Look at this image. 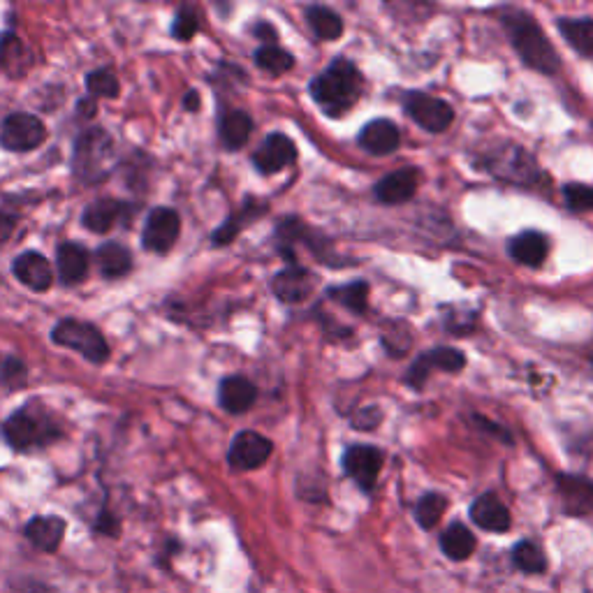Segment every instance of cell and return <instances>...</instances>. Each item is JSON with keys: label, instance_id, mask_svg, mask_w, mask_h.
<instances>
[{"label": "cell", "instance_id": "1", "mask_svg": "<svg viewBox=\"0 0 593 593\" xmlns=\"http://www.w3.org/2000/svg\"><path fill=\"white\" fill-rule=\"evenodd\" d=\"M501 24L508 33L512 47L519 54V58L529 65V68L543 72V75H554L559 70V54L552 42L545 38L543 28L536 24L531 14L519 10H505L501 17Z\"/></svg>", "mask_w": 593, "mask_h": 593}, {"label": "cell", "instance_id": "2", "mask_svg": "<svg viewBox=\"0 0 593 593\" xmlns=\"http://www.w3.org/2000/svg\"><path fill=\"white\" fill-rule=\"evenodd\" d=\"M362 95V75L346 58H336L311 82V98L329 116L346 114Z\"/></svg>", "mask_w": 593, "mask_h": 593}, {"label": "cell", "instance_id": "3", "mask_svg": "<svg viewBox=\"0 0 593 593\" xmlns=\"http://www.w3.org/2000/svg\"><path fill=\"white\" fill-rule=\"evenodd\" d=\"M480 163L492 177L517 183V186H538L545 181V174L540 172L536 158L519 144H494L492 149L485 151Z\"/></svg>", "mask_w": 593, "mask_h": 593}, {"label": "cell", "instance_id": "4", "mask_svg": "<svg viewBox=\"0 0 593 593\" xmlns=\"http://www.w3.org/2000/svg\"><path fill=\"white\" fill-rule=\"evenodd\" d=\"M114 142L102 128H89L77 137L75 156H72V172L77 181L95 183L107 177L112 170Z\"/></svg>", "mask_w": 593, "mask_h": 593}, {"label": "cell", "instance_id": "5", "mask_svg": "<svg viewBox=\"0 0 593 593\" xmlns=\"http://www.w3.org/2000/svg\"><path fill=\"white\" fill-rule=\"evenodd\" d=\"M51 339L58 346L70 348L79 353L86 360L93 364H102L109 360V346L98 329L89 322H79V320H61L51 332Z\"/></svg>", "mask_w": 593, "mask_h": 593}, {"label": "cell", "instance_id": "6", "mask_svg": "<svg viewBox=\"0 0 593 593\" xmlns=\"http://www.w3.org/2000/svg\"><path fill=\"white\" fill-rule=\"evenodd\" d=\"M404 107L411 119L429 133H443L455 121V109L436 95L411 91L404 95Z\"/></svg>", "mask_w": 593, "mask_h": 593}, {"label": "cell", "instance_id": "7", "mask_svg": "<svg viewBox=\"0 0 593 593\" xmlns=\"http://www.w3.org/2000/svg\"><path fill=\"white\" fill-rule=\"evenodd\" d=\"M47 139V128L33 114H10L0 128V144L7 151L26 153L38 149Z\"/></svg>", "mask_w": 593, "mask_h": 593}, {"label": "cell", "instance_id": "8", "mask_svg": "<svg viewBox=\"0 0 593 593\" xmlns=\"http://www.w3.org/2000/svg\"><path fill=\"white\" fill-rule=\"evenodd\" d=\"M56 431L40 420V417L31 415L28 411L14 413L10 420L3 424L5 441L12 445L14 450H31L40 448V445L49 443L54 438Z\"/></svg>", "mask_w": 593, "mask_h": 593}, {"label": "cell", "instance_id": "9", "mask_svg": "<svg viewBox=\"0 0 593 593\" xmlns=\"http://www.w3.org/2000/svg\"><path fill=\"white\" fill-rule=\"evenodd\" d=\"M274 445L258 431H241L230 445L228 461L234 471H255L272 457Z\"/></svg>", "mask_w": 593, "mask_h": 593}, {"label": "cell", "instance_id": "10", "mask_svg": "<svg viewBox=\"0 0 593 593\" xmlns=\"http://www.w3.org/2000/svg\"><path fill=\"white\" fill-rule=\"evenodd\" d=\"M181 232V218L174 209L158 207L153 209L144 225V248H149L153 253H167L177 244Z\"/></svg>", "mask_w": 593, "mask_h": 593}, {"label": "cell", "instance_id": "11", "mask_svg": "<svg viewBox=\"0 0 593 593\" xmlns=\"http://www.w3.org/2000/svg\"><path fill=\"white\" fill-rule=\"evenodd\" d=\"M380 468H383V452L373 448V445H350L346 455H343V471L364 492H371L376 487Z\"/></svg>", "mask_w": 593, "mask_h": 593}, {"label": "cell", "instance_id": "12", "mask_svg": "<svg viewBox=\"0 0 593 593\" xmlns=\"http://www.w3.org/2000/svg\"><path fill=\"white\" fill-rule=\"evenodd\" d=\"M466 366V357L464 353H459L455 348H436L424 353L422 357H417V362L411 366L408 371V385L415 387V390H422V385L427 383L429 373L434 369L448 371V373H457Z\"/></svg>", "mask_w": 593, "mask_h": 593}, {"label": "cell", "instance_id": "13", "mask_svg": "<svg viewBox=\"0 0 593 593\" xmlns=\"http://www.w3.org/2000/svg\"><path fill=\"white\" fill-rule=\"evenodd\" d=\"M297 160V146L290 137L281 133L269 135L260 149L253 153V165L258 167L260 174H276L290 167Z\"/></svg>", "mask_w": 593, "mask_h": 593}, {"label": "cell", "instance_id": "14", "mask_svg": "<svg viewBox=\"0 0 593 593\" xmlns=\"http://www.w3.org/2000/svg\"><path fill=\"white\" fill-rule=\"evenodd\" d=\"M318 278L302 267H288L278 272L272 281V292L285 304H302L313 295Z\"/></svg>", "mask_w": 593, "mask_h": 593}, {"label": "cell", "instance_id": "15", "mask_svg": "<svg viewBox=\"0 0 593 593\" xmlns=\"http://www.w3.org/2000/svg\"><path fill=\"white\" fill-rule=\"evenodd\" d=\"M14 276L19 278L26 288L35 292H45L54 283V269H51L49 260L45 255L28 251L21 253L17 260H14Z\"/></svg>", "mask_w": 593, "mask_h": 593}, {"label": "cell", "instance_id": "16", "mask_svg": "<svg viewBox=\"0 0 593 593\" xmlns=\"http://www.w3.org/2000/svg\"><path fill=\"white\" fill-rule=\"evenodd\" d=\"M360 144L366 153H371V156H390V153L399 149L401 133L392 121L376 119L366 123L362 128Z\"/></svg>", "mask_w": 593, "mask_h": 593}, {"label": "cell", "instance_id": "17", "mask_svg": "<svg viewBox=\"0 0 593 593\" xmlns=\"http://www.w3.org/2000/svg\"><path fill=\"white\" fill-rule=\"evenodd\" d=\"M471 519L480 529L492 531V533H503L510 529V512L505 505L499 501L496 494H482L471 505Z\"/></svg>", "mask_w": 593, "mask_h": 593}, {"label": "cell", "instance_id": "18", "mask_svg": "<svg viewBox=\"0 0 593 593\" xmlns=\"http://www.w3.org/2000/svg\"><path fill=\"white\" fill-rule=\"evenodd\" d=\"M258 399V390L251 380L244 376H230L221 383V390H218V401L225 411L232 415H241L246 413L248 408L255 404Z\"/></svg>", "mask_w": 593, "mask_h": 593}, {"label": "cell", "instance_id": "19", "mask_svg": "<svg viewBox=\"0 0 593 593\" xmlns=\"http://www.w3.org/2000/svg\"><path fill=\"white\" fill-rule=\"evenodd\" d=\"M559 492L570 515L593 512V482L577 475H559Z\"/></svg>", "mask_w": 593, "mask_h": 593}, {"label": "cell", "instance_id": "20", "mask_svg": "<svg viewBox=\"0 0 593 593\" xmlns=\"http://www.w3.org/2000/svg\"><path fill=\"white\" fill-rule=\"evenodd\" d=\"M417 190V172L413 167H404V170L387 174L385 179L378 181L376 197L383 204H401L408 202Z\"/></svg>", "mask_w": 593, "mask_h": 593}, {"label": "cell", "instance_id": "21", "mask_svg": "<svg viewBox=\"0 0 593 593\" xmlns=\"http://www.w3.org/2000/svg\"><path fill=\"white\" fill-rule=\"evenodd\" d=\"M56 262H58V278L65 285H75L79 281H84V276L89 274V253H86L84 246L79 244H61L56 253Z\"/></svg>", "mask_w": 593, "mask_h": 593}, {"label": "cell", "instance_id": "22", "mask_svg": "<svg viewBox=\"0 0 593 593\" xmlns=\"http://www.w3.org/2000/svg\"><path fill=\"white\" fill-rule=\"evenodd\" d=\"M65 522L61 517H35L26 526V538L31 540L33 547L40 552H56L63 543Z\"/></svg>", "mask_w": 593, "mask_h": 593}, {"label": "cell", "instance_id": "23", "mask_svg": "<svg viewBox=\"0 0 593 593\" xmlns=\"http://www.w3.org/2000/svg\"><path fill=\"white\" fill-rule=\"evenodd\" d=\"M549 244L547 237L540 232H522L515 239H510L508 253L515 258L519 265L526 267H540L547 258Z\"/></svg>", "mask_w": 593, "mask_h": 593}, {"label": "cell", "instance_id": "24", "mask_svg": "<svg viewBox=\"0 0 593 593\" xmlns=\"http://www.w3.org/2000/svg\"><path fill=\"white\" fill-rule=\"evenodd\" d=\"M126 214H128V207L123 202L98 200V202H93V204H89V207H86L82 221L86 225V230L105 234V232L112 230L114 225L119 223Z\"/></svg>", "mask_w": 593, "mask_h": 593}, {"label": "cell", "instance_id": "25", "mask_svg": "<svg viewBox=\"0 0 593 593\" xmlns=\"http://www.w3.org/2000/svg\"><path fill=\"white\" fill-rule=\"evenodd\" d=\"M95 262H98L100 272L107 278H121L133 269V255L126 246L116 244V241H107L95 253Z\"/></svg>", "mask_w": 593, "mask_h": 593}, {"label": "cell", "instance_id": "26", "mask_svg": "<svg viewBox=\"0 0 593 593\" xmlns=\"http://www.w3.org/2000/svg\"><path fill=\"white\" fill-rule=\"evenodd\" d=\"M28 63H31V58H28L17 35H0V72H5L7 77H24Z\"/></svg>", "mask_w": 593, "mask_h": 593}, {"label": "cell", "instance_id": "27", "mask_svg": "<svg viewBox=\"0 0 593 593\" xmlns=\"http://www.w3.org/2000/svg\"><path fill=\"white\" fill-rule=\"evenodd\" d=\"M556 26L577 54L593 61V19H559Z\"/></svg>", "mask_w": 593, "mask_h": 593}, {"label": "cell", "instance_id": "28", "mask_svg": "<svg viewBox=\"0 0 593 593\" xmlns=\"http://www.w3.org/2000/svg\"><path fill=\"white\" fill-rule=\"evenodd\" d=\"M443 554L452 561H466L475 552V538L464 524H450L441 536Z\"/></svg>", "mask_w": 593, "mask_h": 593}, {"label": "cell", "instance_id": "29", "mask_svg": "<svg viewBox=\"0 0 593 593\" xmlns=\"http://www.w3.org/2000/svg\"><path fill=\"white\" fill-rule=\"evenodd\" d=\"M251 130H253V121L251 116L246 112H241V109H232L221 119V139L223 144L228 146V149H241L248 142V137H251Z\"/></svg>", "mask_w": 593, "mask_h": 593}, {"label": "cell", "instance_id": "30", "mask_svg": "<svg viewBox=\"0 0 593 593\" xmlns=\"http://www.w3.org/2000/svg\"><path fill=\"white\" fill-rule=\"evenodd\" d=\"M306 21L313 28V33L318 35L320 40H339L343 33V21L339 14L329 7L322 5H313L306 10Z\"/></svg>", "mask_w": 593, "mask_h": 593}, {"label": "cell", "instance_id": "31", "mask_svg": "<svg viewBox=\"0 0 593 593\" xmlns=\"http://www.w3.org/2000/svg\"><path fill=\"white\" fill-rule=\"evenodd\" d=\"M512 561H515V566L522 570V573L529 575H540L547 570V559L543 549L536 543H531V540H522V543L515 545V549H512Z\"/></svg>", "mask_w": 593, "mask_h": 593}, {"label": "cell", "instance_id": "32", "mask_svg": "<svg viewBox=\"0 0 593 593\" xmlns=\"http://www.w3.org/2000/svg\"><path fill=\"white\" fill-rule=\"evenodd\" d=\"M255 63H258V68L269 72V75H283V72L295 68V58H292L290 51L276 45H265L255 51Z\"/></svg>", "mask_w": 593, "mask_h": 593}, {"label": "cell", "instance_id": "33", "mask_svg": "<svg viewBox=\"0 0 593 593\" xmlns=\"http://www.w3.org/2000/svg\"><path fill=\"white\" fill-rule=\"evenodd\" d=\"M445 508H448V499H445V496L427 494L417 501L415 517H417V522H420L422 529L429 531V529H434L438 522H441Z\"/></svg>", "mask_w": 593, "mask_h": 593}, {"label": "cell", "instance_id": "34", "mask_svg": "<svg viewBox=\"0 0 593 593\" xmlns=\"http://www.w3.org/2000/svg\"><path fill=\"white\" fill-rule=\"evenodd\" d=\"M332 297L336 302H341L346 309L355 313L366 311V302H369V285L364 281H355L350 285H343V288H334Z\"/></svg>", "mask_w": 593, "mask_h": 593}, {"label": "cell", "instance_id": "35", "mask_svg": "<svg viewBox=\"0 0 593 593\" xmlns=\"http://www.w3.org/2000/svg\"><path fill=\"white\" fill-rule=\"evenodd\" d=\"M86 89H89L91 98H116L119 95V79H116L114 70L100 68L93 70L89 77H86Z\"/></svg>", "mask_w": 593, "mask_h": 593}, {"label": "cell", "instance_id": "36", "mask_svg": "<svg viewBox=\"0 0 593 593\" xmlns=\"http://www.w3.org/2000/svg\"><path fill=\"white\" fill-rule=\"evenodd\" d=\"M568 207L573 211H593V186H582V183H570L563 188Z\"/></svg>", "mask_w": 593, "mask_h": 593}, {"label": "cell", "instance_id": "37", "mask_svg": "<svg viewBox=\"0 0 593 593\" xmlns=\"http://www.w3.org/2000/svg\"><path fill=\"white\" fill-rule=\"evenodd\" d=\"M197 28H200V24H197L195 12L181 10V12L177 14V19H174L172 33H174V38H177V40L188 42V40H193V35L197 33Z\"/></svg>", "mask_w": 593, "mask_h": 593}, {"label": "cell", "instance_id": "38", "mask_svg": "<svg viewBox=\"0 0 593 593\" xmlns=\"http://www.w3.org/2000/svg\"><path fill=\"white\" fill-rule=\"evenodd\" d=\"M24 364H21L19 360H14V357H10V360L5 362L3 366V376H0V380H3L5 385H10V378H12V385H17L24 380Z\"/></svg>", "mask_w": 593, "mask_h": 593}, {"label": "cell", "instance_id": "39", "mask_svg": "<svg viewBox=\"0 0 593 593\" xmlns=\"http://www.w3.org/2000/svg\"><path fill=\"white\" fill-rule=\"evenodd\" d=\"M95 529H98L100 533H107V536H112V533L116 536V533H119L116 531V519L112 515H107V512H102L98 524H95Z\"/></svg>", "mask_w": 593, "mask_h": 593}, {"label": "cell", "instance_id": "40", "mask_svg": "<svg viewBox=\"0 0 593 593\" xmlns=\"http://www.w3.org/2000/svg\"><path fill=\"white\" fill-rule=\"evenodd\" d=\"M14 216H7V214H0V241H5L10 234L14 232Z\"/></svg>", "mask_w": 593, "mask_h": 593}, {"label": "cell", "instance_id": "41", "mask_svg": "<svg viewBox=\"0 0 593 593\" xmlns=\"http://www.w3.org/2000/svg\"><path fill=\"white\" fill-rule=\"evenodd\" d=\"M255 35H258V38H262V40H269V42L276 40V31L269 24L255 26Z\"/></svg>", "mask_w": 593, "mask_h": 593}, {"label": "cell", "instance_id": "42", "mask_svg": "<svg viewBox=\"0 0 593 593\" xmlns=\"http://www.w3.org/2000/svg\"><path fill=\"white\" fill-rule=\"evenodd\" d=\"M186 107H188V109H193V112H195L197 107H200V98H197V93H195V91H190V93H188Z\"/></svg>", "mask_w": 593, "mask_h": 593}]
</instances>
